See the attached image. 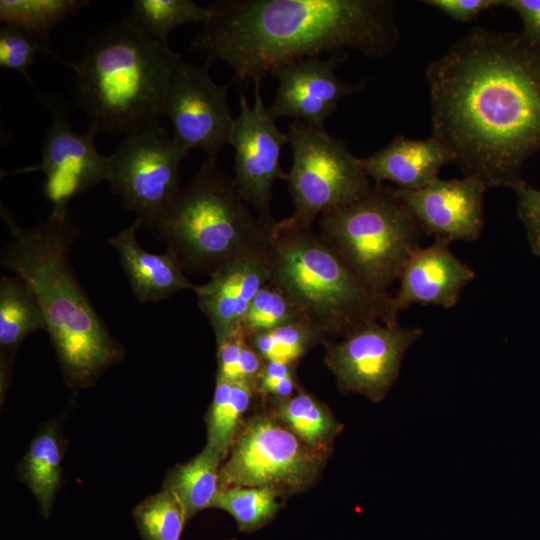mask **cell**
I'll list each match as a JSON object with an SVG mask.
<instances>
[{"label":"cell","instance_id":"37","mask_svg":"<svg viewBox=\"0 0 540 540\" xmlns=\"http://www.w3.org/2000/svg\"><path fill=\"white\" fill-rule=\"evenodd\" d=\"M501 6L518 14L523 24L520 33L540 50V0H501Z\"/></svg>","mask_w":540,"mask_h":540},{"label":"cell","instance_id":"8","mask_svg":"<svg viewBox=\"0 0 540 540\" xmlns=\"http://www.w3.org/2000/svg\"><path fill=\"white\" fill-rule=\"evenodd\" d=\"M292 163L286 182L293 202L288 218L312 226L321 214L351 204L371 189L361 158L346 143L299 121L287 130Z\"/></svg>","mask_w":540,"mask_h":540},{"label":"cell","instance_id":"7","mask_svg":"<svg viewBox=\"0 0 540 540\" xmlns=\"http://www.w3.org/2000/svg\"><path fill=\"white\" fill-rule=\"evenodd\" d=\"M319 234L373 292L389 295L424 234L395 189L372 185L361 199L320 215Z\"/></svg>","mask_w":540,"mask_h":540},{"label":"cell","instance_id":"22","mask_svg":"<svg viewBox=\"0 0 540 540\" xmlns=\"http://www.w3.org/2000/svg\"><path fill=\"white\" fill-rule=\"evenodd\" d=\"M271 399L270 413L314 451L328 456L343 425L317 397L301 387L287 399Z\"/></svg>","mask_w":540,"mask_h":540},{"label":"cell","instance_id":"36","mask_svg":"<svg viewBox=\"0 0 540 540\" xmlns=\"http://www.w3.org/2000/svg\"><path fill=\"white\" fill-rule=\"evenodd\" d=\"M423 2L459 22L472 21L481 12L501 6V0H425Z\"/></svg>","mask_w":540,"mask_h":540},{"label":"cell","instance_id":"1","mask_svg":"<svg viewBox=\"0 0 540 540\" xmlns=\"http://www.w3.org/2000/svg\"><path fill=\"white\" fill-rule=\"evenodd\" d=\"M431 136L464 176L513 190L540 151V50L520 32L474 27L430 62Z\"/></svg>","mask_w":540,"mask_h":540},{"label":"cell","instance_id":"16","mask_svg":"<svg viewBox=\"0 0 540 540\" xmlns=\"http://www.w3.org/2000/svg\"><path fill=\"white\" fill-rule=\"evenodd\" d=\"M425 234L452 243L474 241L484 223L486 186L474 177L437 178L417 190L394 188Z\"/></svg>","mask_w":540,"mask_h":540},{"label":"cell","instance_id":"38","mask_svg":"<svg viewBox=\"0 0 540 540\" xmlns=\"http://www.w3.org/2000/svg\"><path fill=\"white\" fill-rule=\"evenodd\" d=\"M229 540H238V539L233 538V539H229Z\"/></svg>","mask_w":540,"mask_h":540},{"label":"cell","instance_id":"12","mask_svg":"<svg viewBox=\"0 0 540 540\" xmlns=\"http://www.w3.org/2000/svg\"><path fill=\"white\" fill-rule=\"evenodd\" d=\"M254 103L249 105L244 94L240 112L234 120L230 145L234 149V181L243 199L267 226L273 227L272 188L277 180L287 179L281 167L283 146L288 134L278 128L266 107L261 80H254Z\"/></svg>","mask_w":540,"mask_h":540},{"label":"cell","instance_id":"33","mask_svg":"<svg viewBox=\"0 0 540 540\" xmlns=\"http://www.w3.org/2000/svg\"><path fill=\"white\" fill-rule=\"evenodd\" d=\"M38 53L51 56L71 67L72 63L62 60L49 46L48 41L37 40L13 24H4L0 29V66L21 73L30 83L28 69L35 63Z\"/></svg>","mask_w":540,"mask_h":540},{"label":"cell","instance_id":"15","mask_svg":"<svg viewBox=\"0 0 540 540\" xmlns=\"http://www.w3.org/2000/svg\"><path fill=\"white\" fill-rule=\"evenodd\" d=\"M345 52L313 56L284 65L272 75L278 79L275 97L268 107L271 116L290 118L316 129H325L326 120L339 102L363 90L365 82L349 83L335 72L346 59Z\"/></svg>","mask_w":540,"mask_h":540},{"label":"cell","instance_id":"34","mask_svg":"<svg viewBox=\"0 0 540 540\" xmlns=\"http://www.w3.org/2000/svg\"><path fill=\"white\" fill-rule=\"evenodd\" d=\"M299 389L294 364L265 361L256 385V394L262 397L287 399Z\"/></svg>","mask_w":540,"mask_h":540},{"label":"cell","instance_id":"3","mask_svg":"<svg viewBox=\"0 0 540 540\" xmlns=\"http://www.w3.org/2000/svg\"><path fill=\"white\" fill-rule=\"evenodd\" d=\"M10 237L0 252V264L21 278L35 295L46 320V331L68 385H92L124 354L78 282L70 250L79 228L68 211L52 210L33 226H19L1 204Z\"/></svg>","mask_w":540,"mask_h":540},{"label":"cell","instance_id":"6","mask_svg":"<svg viewBox=\"0 0 540 540\" xmlns=\"http://www.w3.org/2000/svg\"><path fill=\"white\" fill-rule=\"evenodd\" d=\"M273 227L252 213L233 177L207 158L148 230L185 272L213 275L250 257H265Z\"/></svg>","mask_w":540,"mask_h":540},{"label":"cell","instance_id":"32","mask_svg":"<svg viewBox=\"0 0 540 540\" xmlns=\"http://www.w3.org/2000/svg\"><path fill=\"white\" fill-rule=\"evenodd\" d=\"M300 319V313L288 297L268 282L252 300L242 324V333L248 337Z\"/></svg>","mask_w":540,"mask_h":540},{"label":"cell","instance_id":"20","mask_svg":"<svg viewBox=\"0 0 540 540\" xmlns=\"http://www.w3.org/2000/svg\"><path fill=\"white\" fill-rule=\"evenodd\" d=\"M361 161L374 184L390 181L398 188L417 190L435 181L440 169L452 163V157L431 135L421 140L397 135L385 147Z\"/></svg>","mask_w":540,"mask_h":540},{"label":"cell","instance_id":"29","mask_svg":"<svg viewBox=\"0 0 540 540\" xmlns=\"http://www.w3.org/2000/svg\"><path fill=\"white\" fill-rule=\"evenodd\" d=\"M246 339L264 361L294 365L314 346L326 341L319 331L303 319Z\"/></svg>","mask_w":540,"mask_h":540},{"label":"cell","instance_id":"25","mask_svg":"<svg viewBox=\"0 0 540 540\" xmlns=\"http://www.w3.org/2000/svg\"><path fill=\"white\" fill-rule=\"evenodd\" d=\"M255 390L241 382L216 380L211 404L205 416L206 446L225 460L240 430Z\"/></svg>","mask_w":540,"mask_h":540},{"label":"cell","instance_id":"17","mask_svg":"<svg viewBox=\"0 0 540 540\" xmlns=\"http://www.w3.org/2000/svg\"><path fill=\"white\" fill-rule=\"evenodd\" d=\"M448 241L435 239L419 247L405 264L399 288L392 295L397 315L412 304L454 307L464 288L475 278V272L450 249Z\"/></svg>","mask_w":540,"mask_h":540},{"label":"cell","instance_id":"27","mask_svg":"<svg viewBox=\"0 0 540 540\" xmlns=\"http://www.w3.org/2000/svg\"><path fill=\"white\" fill-rule=\"evenodd\" d=\"M127 17L151 38L168 44L167 37L177 26L187 23L204 25L209 17V8L192 0H135Z\"/></svg>","mask_w":540,"mask_h":540},{"label":"cell","instance_id":"9","mask_svg":"<svg viewBox=\"0 0 540 540\" xmlns=\"http://www.w3.org/2000/svg\"><path fill=\"white\" fill-rule=\"evenodd\" d=\"M326 456L314 451L272 414L244 420L219 469V489L267 487L283 495L312 485Z\"/></svg>","mask_w":540,"mask_h":540},{"label":"cell","instance_id":"2","mask_svg":"<svg viewBox=\"0 0 540 540\" xmlns=\"http://www.w3.org/2000/svg\"><path fill=\"white\" fill-rule=\"evenodd\" d=\"M391 0H218L189 51L225 61L235 80L262 79L313 56L388 55L400 39Z\"/></svg>","mask_w":540,"mask_h":540},{"label":"cell","instance_id":"30","mask_svg":"<svg viewBox=\"0 0 540 540\" xmlns=\"http://www.w3.org/2000/svg\"><path fill=\"white\" fill-rule=\"evenodd\" d=\"M132 516L143 540H180L187 523L179 499L163 488L137 504Z\"/></svg>","mask_w":540,"mask_h":540},{"label":"cell","instance_id":"35","mask_svg":"<svg viewBox=\"0 0 540 540\" xmlns=\"http://www.w3.org/2000/svg\"><path fill=\"white\" fill-rule=\"evenodd\" d=\"M512 191L516 194V212L529 246L533 254L540 257V190L523 181Z\"/></svg>","mask_w":540,"mask_h":540},{"label":"cell","instance_id":"21","mask_svg":"<svg viewBox=\"0 0 540 540\" xmlns=\"http://www.w3.org/2000/svg\"><path fill=\"white\" fill-rule=\"evenodd\" d=\"M46 330L42 309L30 287L18 276L0 278V393L7 391L15 355L31 334Z\"/></svg>","mask_w":540,"mask_h":540},{"label":"cell","instance_id":"28","mask_svg":"<svg viewBox=\"0 0 540 540\" xmlns=\"http://www.w3.org/2000/svg\"><path fill=\"white\" fill-rule=\"evenodd\" d=\"M88 3L83 0H1L0 20L18 26L37 40L47 41L56 25Z\"/></svg>","mask_w":540,"mask_h":540},{"label":"cell","instance_id":"11","mask_svg":"<svg viewBox=\"0 0 540 540\" xmlns=\"http://www.w3.org/2000/svg\"><path fill=\"white\" fill-rule=\"evenodd\" d=\"M422 334L419 327L374 322L340 342L324 341V362L341 392L380 402L397 380L405 353Z\"/></svg>","mask_w":540,"mask_h":540},{"label":"cell","instance_id":"4","mask_svg":"<svg viewBox=\"0 0 540 540\" xmlns=\"http://www.w3.org/2000/svg\"><path fill=\"white\" fill-rule=\"evenodd\" d=\"M182 55L128 17L95 35L77 63L74 101L97 133L124 136L159 124Z\"/></svg>","mask_w":540,"mask_h":540},{"label":"cell","instance_id":"26","mask_svg":"<svg viewBox=\"0 0 540 540\" xmlns=\"http://www.w3.org/2000/svg\"><path fill=\"white\" fill-rule=\"evenodd\" d=\"M283 496L273 488L235 486L219 489L212 507L228 512L240 531L251 533L274 519L282 507Z\"/></svg>","mask_w":540,"mask_h":540},{"label":"cell","instance_id":"18","mask_svg":"<svg viewBox=\"0 0 540 540\" xmlns=\"http://www.w3.org/2000/svg\"><path fill=\"white\" fill-rule=\"evenodd\" d=\"M209 277L204 284L196 285L194 292L216 341L243 334L242 324L251 302L269 282L265 257L239 260Z\"/></svg>","mask_w":540,"mask_h":540},{"label":"cell","instance_id":"19","mask_svg":"<svg viewBox=\"0 0 540 540\" xmlns=\"http://www.w3.org/2000/svg\"><path fill=\"white\" fill-rule=\"evenodd\" d=\"M142 222L135 221L107 242L117 252L133 295L140 303L158 302L176 292L193 290V284L176 255L169 249L160 254L142 248L136 238Z\"/></svg>","mask_w":540,"mask_h":540},{"label":"cell","instance_id":"23","mask_svg":"<svg viewBox=\"0 0 540 540\" xmlns=\"http://www.w3.org/2000/svg\"><path fill=\"white\" fill-rule=\"evenodd\" d=\"M223 461L215 450L205 445L191 460L175 465L166 473L162 488L179 499L187 522L200 511L212 507L219 490V469Z\"/></svg>","mask_w":540,"mask_h":540},{"label":"cell","instance_id":"24","mask_svg":"<svg viewBox=\"0 0 540 540\" xmlns=\"http://www.w3.org/2000/svg\"><path fill=\"white\" fill-rule=\"evenodd\" d=\"M62 446L56 427L45 425L31 442L19 473L43 516L51 511L61 478Z\"/></svg>","mask_w":540,"mask_h":540},{"label":"cell","instance_id":"14","mask_svg":"<svg viewBox=\"0 0 540 540\" xmlns=\"http://www.w3.org/2000/svg\"><path fill=\"white\" fill-rule=\"evenodd\" d=\"M50 111L51 125L42 144V159L38 165L6 174L40 171L45 175L44 195L52 210L68 211L69 202L88 188L106 180L108 156L95 146L96 130L76 133L67 118L65 106L52 96L38 95Z\"/></svg>","mask_w":540,"mask_h":540},{"label":"cell","instance_id":"5","mask_svg":"<svg viewBox=\"0 0 540 540\" xmlns=\"http://www.w3.org/2000/svg\"><path fill=\"white\" fill-rule=\"evenodd\" d=\"M269 283L303 320L328 338H345L374 322L393 324L392 295L369 289L312 226L277 221L265 255Z\"/></svg>","mask_w":540,"mask_h":540},{"label":"cell","instance_id":"10","mask_svg":"<svg viewBox=\"0 0 540 540\" xmlns=\"http://www.w3.org/2000/svg\"><path fill=\"white\" fill-rule=\"evenodd\" d=\"M188 153L159 124L148 126L124 136L108 156L106 181L148 229L182 187L179 168Z\"/></svg>","mask_w":540,"mask_h":540},{"label":"cell","instance_id":"31","mask_svg":"<svg viewBox=\"0 0 540 540\" xmlns=\"http://www.w3.org/2000/svg\"><path fill=\"white\" fill-rule=\"evenodd\" d=\"M216 380L241 382L252 387L256 385L265 361L252 348L243 334H237L216 341Z\"/></svg>","mask_w":540,"mask_h":540},{"label":"cell","instance_id":"13","mask_svg":"<svg viewBox=\"0 0 540 540\" xmlns=\"http://www.w3.org/2000/svg\"><path fill=\"white\" fill-rule=\"evenodd\" d=\"M212 62H183L175 70L167 92L165 113L170 120L173 139L187 151L201 149L216 160L230 143L235 118L228 101V89L210 77Z\"/></svg>","mask_w":540,"mask_h":540}]
</instances>
